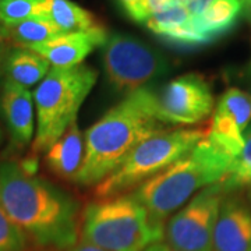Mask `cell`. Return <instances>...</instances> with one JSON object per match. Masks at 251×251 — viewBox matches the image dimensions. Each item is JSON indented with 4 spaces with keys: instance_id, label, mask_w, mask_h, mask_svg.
Returning <instances> with one entry per match:
<instances>
[{
    "instance_id": "cell-6",
    "label": "cell",
    "mask_w": 251,
    "mask_h": 251,
    "mask_svg": "<svg viewBox=\"0 0 251 251\" xmlns=\"http://www.w3.org/2000/svg\"><path fill=\"white\" fill-rule=\"evenodd\" d=\"M208 134V127L166 128L147 137L128 152L109 176L95 186V200L134 191L147 180L184 158Z\"/></svg>"
},
{
    "instance_id": "cell-8",
    "label": "cell",
    "mask_w": 251,
    "mask_h": 251,
    "mask_svg": "<svg viewBox=\"0 0 251 251\" xmlns=\"http://www.w3.org/2000/svg\"><path fill=\"white\" fill-rule=\"evenodd\" d=\"M226 194L222 180L200 190L166 221L165 243L177 251H212L214 229Z\"/></svg>"
},
{
    "instance_id": "cell-14",
    "label": "cell",
    "mask_w": 251,
    "mask_h": 251,
    "mask_svg": "<svg viewBox=\"0 0 251 251\" xmlns=\"http://www.w3.org/2000/svg\"><path fill=\"white\" fill-rule=\"evenodd\" d=\"M0 66L6 80L24 88L41 82L50 70V64L45 57L31 49L20 46L11 48Z\"/></svg>"
},
{
    "instance_id": "cell-11",
    "label": "cell",
    "mask_w": 251,
    "mask_h": 251,
    "mask_svg": "<svg viewBox=\"0 0 251 251\" xmlns=\"http://www.w3.org/2000/svg\"><path fill=\"white\" fill-rule=\"evenodd\" d=\"M108 36L105 27L98 25L88 31L63 34L48 44L32 48L31 50L45 57L50 67L69 69L81 64L95 48L103 46Z\"/></svg>"
},
{
    "instance_id": "cell-1",
    "label": "cell",
    "mask_w": 251,
    "mask_h": 251,
    "mask_svg": "<svg viewBox=\"0 0 251 251\" xmlns=\"http://www.w3.org/2000/svg\"><path fill=\"white\" fill-rule=\"evenodd\" d=\"M0 206L23 233L42 247L67 250L77 243L78 201L17 162H0Z\"/></svg>"
},
{
    "instance_id": "cell-30",
    "label": "cell",
    "mask_w": 251,
    "mask_h": 251,
    "mask_svg": "<svg viewBox=\"0 0 251 251\" xmlns=\"http://www.w3.org/2000/svg\"><path fill=\"white\" fill-rule=\"evenodd\" d=\"M4 84H6V75H4V73L1 70V66H0V94H1V90L4 87Z\"/></svg>"
},
{
    "instance_id": "cell-18",
    "label": "cell",
    "mask_w": 251,
    "mask_h": 251,
    "mask_svg": "<svg viewBox=\"0 0 251 251\" xmlns=\"http://www.w3.org/2000/svg\"><path fill=\"white\" fill-rule=\"evenodd\" d=\"M206 137L224 150L225 152L232 155L234 159L239 156L242 151L244 138H243V131L239 128L232 117L226 115L222 110L215 109L214 116L211 120V125L208 126V134Z\"/></svg>"
},
{
    "instance_id": "cell-15",
    "label": "cell",
    "mask_w": 251,
    "mask_h": 251,
    "mask_svg": "<svg viewBox=\"0 0 251 251\" xmlns=\"http://www.w3.org/2000/svg\"><path fill=\"white\" fill-rule=\"evenodd\" d=\"M243 9L242 0H211L201 14L191 16V23L211 42L233 27Z\"/></svg>"
},
{
    "instance_id": "cell-33",
    "label": "cell",
    "mask_w": 251,
    "mask_h": 251,
    "mask_svg": "<svg viewBox=\"0 0 251 251\" xmlns=\"http://www.w3.org/2000/svg\"><path fill=\"white\" fill-rule=\"evenodd\" d=\"M3 140H4V133H3V128L0 126V145L3 144Z\"/></svg>"
},
{
    "instance_id": "cell-2",
    "label": "cell",
    "mask_w": 251,
    "mask_h": 251,
    "mask_svg": "<svg viewBox=\"0 0 251 251\" xmlns=\"http://www.w3.org/2000/svg\"><path fill=\"white\" fill-rule=\"evenodd\" d=\"M171 128L153 110V91L137 90L115 105L85 131V156L75 184L95 187L115 171L128 152L147 137Z\"/></svg>"
},
{
    "instance_id": "cell-4",
    "label": "cell",
    "mask_w": 251,
    "mask_h": 251,
    "mask_svg": "<svg viewBox=\"0 0 251 251\" xmlns=\"http://www.w3.org/2000/svg\"><path fill=\"white\" fill-rule=\"evenodd\" d=\"M82 242L105 251H143L163 239V227L128 193L88 202L80 221Z\"/></svg>"
},
{
    "instance_id": "cell-23",
    "label": "cell",
    "mask_w": 251,
    "mask_h": 251,
    "mask_svg": "<svg viewBox=\"0 0 251 251\" xmlns=\"http://www.w3.org/2000/svg\"><path fill=\"white\" fill-rule=\"evenodd\" d=\"M27 236L0 206V251H24Z\"/></svg>"
},
{
    "instance_id": "cell-27",
    "label": "cell",
    "mask_w": 251,
    "mask_h": 251,
    "mask_svg": "<svg viewBox=\"0 0 251 251\" xmlns=\"http://www.w3.org/2000/svg\"><path fill=\"white\" fill-rule=\"evenodd\" d=\"M186 6L191 16H198L202 13V10L208 6V3L211 0H181Z\"/></svg>"
},
{
    "instance_id": "cell-24",
    "label": "cell",
    "mask_w": 251,
    "mask_h": 251,
    "mask_svg": "<svg viewBox=\"0 0 251 251\" xmlns=\"http://www.w3.org/2000/svg\"><path fill=\"white\" fill-rule=\"evenodd\" d=\"M125 11L128 14V17L131 18L135 23L144 24L147 21V16L143 9V3L141 0H117Z\"/></svg>"
},
{
    "instance_id": "cell-7",
    "label": "cell",
    "mask_w": 251,
    "mask_h": 251,
    "mask_svg": "<svg viewBox=\"0 0 251 251\" xmlns=\"http://www.w3.org/2000/svg\"><path fill=\"white\" fill-rule=\"evenodd\" d=\"M102 64L108 82L119 92L131 94L169 72L162 52L128 34H112L102 46Z\"/></svg>"
},
{
    "instance_id": "cell-28",
    "label": "cell",
    "mask_w": 251,
    "mask_h": 251,
    "mask_svg": "<svg viewBox=\"0 0 251 251\" xmlns=\"http://www.w3.org/2000/svg\"><path fill=\"white\" fill-rule=\"evenodd\" d=\"M64 251H105V250H102V249H99V247H95V246H92V244H88V243L80 242V243H75L73 247H70V249H67V250H64Z\"/></svg>"
},
{
    "instance_id": "cell-31",
    "label": "cell",
    "mask_w": 251,
    "mask_h": 251,
    "mask_svg": "<svg viewBox=\"0 0 251 251\" xmlns=\"http://www.w3.org/2000/svg\"><path fill=\"white\" fill-rule=\"evenodd\" d=\"M242 1H243V6H244V9L247 10L249 16L251 17V0H242Z\"/></svg>"
},
{
    "instance_id": "cell-22",
    "label": "cell",
    "mask_w": 251,
    "mask_h": 251,
    "mask_svg": "<svg viewBox=\"0 0 251 251\" xmlns=\"http://www.w3.org/2000/svg\"><path fill=\"white\" fill-rule=\"evenodd\" d=\"M45 0H0V24L14 25L24 20L42 17Z\"/></svg>"
},
{
    "instance_id": "cell-17",
    "label": "cell",
    "mask_w": 251,
    "mask_h": 251,
    "mask_svg": "<svg viewBox=\"0 0 251 251\" xmlns=\"http://www.w3.org/2000/svg\"><path fill=\"white\" fill-rule=\"evenodd\" d=\"M13 44L20 48L32 49L63 35L53 24L44 17H32L7 27Z\"/></svg>"
},
{
    "instance_id": "cell-25",
    "label": "cell",
    "mask_w": 251,
    "mask_h": 251,
    "mask_svg": "<svg viewBox=\"0 0 251 251\" xmlns=\"http://www.w3.org/2000/svg\"><path fill=\"white\" fill-rule=\"evenodd\" d=\"M176 1L177 0H141L147 20L151 16H153V14L161 13V11L166 10L168 7H171L172 4H175Z\"/></svg>"
},
{
    "instance_id": "cell-26",
    "label": "cell",
    "mask_w": 251,
    "mask_h": 251,
    "mask_svg": "<svg viewBox=\"0 0 251 251\" xmlns=\"http://www.w3.org/2000/svg\"><path fill=\"white\" fill-rule=\"evenodd\" d=\"M14 44L11 41V38L9 35V31L6 25L0 24V64L3 62V59L6 57V54L9 53V50L11 48H14Z\"/></svg>"
},
{
    "instance_id": "cell-9",
    "label": "cell",
    "mask_w": 251,
    "mask_h": 251,
    "mask_svg": "<svg viewBox=\"0 0 251 251\" xmlns=\"http://www.w3.org/2000/svg\"><path fill=\"white\" fill-rule=\"evenodd\" d=\"M215 99L206 80L196 73L183 74L153 91V110L162 125L191 126L211 116Z\"/></svg>"
},
{
    "instance_id": "cell-32",
    "label": "cell",
    "mask_w": 251,
    "mask_h": 251,
    "mask_svg": "<svg viewBox=\"0 0 251 251\" xmlns=\"http://www.w3.org/2000/svg\"><path fill=\"white\" fill-rule=\"evenodd\" d=\"M246 187H247V196H249V200H250L251 202V180L246 184Z\"/></svg>"
},
{
    "instance_id": "cell-5",
    "label": "cell",
    "mask_w": 251,
    "mask_h": 251,
    "mask_svg": "<svg viewBox=\"0 0 251 251\" xmlns=\"http://www.w3.org/2000/svg\"><path fill=\"white\" fill-rule=\"evenodd\" d=\"M97 78L98 72L85 64L69 69L50 67L32 94L36 113L32 152H46L77 120Z\"/></svg>"
},
{
    "instance_id": "cell-3",
    "label": "cell",
    "mask_w": 251,
    "mask_h": 251,
    "mask_svg": "<svg viewBox=\"0 0 251 251\" xmlns=\"http://www.w3.org/2000/svg\"><path fill=\"white\" fill-rule=\"evenodd\" d=\"M234 158L208 137L184 158L147 180L131 191L147 209L153 224L163 227L166 221L197 191L218 183L229 173Z\"/></svg>"
},
{
    "instance_id": "cell-10",
    "label": "cell",
    "mask_w": 251,
    "mask_h": 251,
    "mask_svg": "<svg viewBox=\"0 0 251 251\" xmlns=\"http://www.w3.org/2000/svg\"><path fill=\"white\" fill-rule=\"evenodd\" d=\"M212 251H251V206L237 191L227 193L222 201Z\"/></svg>"
},
{
    "instance_id": "cell-12",
    "label": "cell",
    "mask_w": 251,
    "mask_h": 251,
    "mask_svg": "<svg viewBox=\"0 0 251 251\" xmlns=\"http://www.w3.org/2000/svg\"><path fill=\"white\" fill-rule=\"evenodd\" d=\"M0 116L16 147L34 140V98L28 88L6 80L0 94Z\"/></svg>"
},
{
    "instance_id": "cell-29",
    "label": "cell",
    "mask_w": 251,
    "mask_h": 251,
    "mask_svg": "<svg viewBox=\"0 0 251 251\" xmlns=\"http://www.w3.org/2000/svg\"><path fill=\"white\" fill-rule=\"evenodd\" d=\"M143 251H177L175 249H172L169 244H166L165 242H156L152 243L151 246H148L147 249H144Z\"/></svg>"
},
{
    "instance_id": "cell-19",
    "label": "cell",
    "mask_w": 251,
    "mask_h": 251,
    "mask_svg": "<svg viewBox=\"0 0 251 251\" xmlns=\"http://www.w3.org/2000/svg\"><path fill=\"white\" fill-rule=\"evenodd\" d=\"M215 109L229 115L244 133L251 123V94L237 88H230L222 94Z\"/></svg>"
},
{
    "instance_id": "cell-21",
    "label": "cell",
    "mask_w": 251,
    "mask_h": 251,
    "mask_svg": "<svg viewBox=\"0 0 251 251\" xmlns=\"http://www.w3.org/2000/svg\"><path fill=\"white\" fill-rule=\"evenodd\" d=\"M244 144L226 177L222 180L227 193L237 191L251 180V123L243 133Z\"/></svg>"
},
{
    "instance_id": "cell-13",
    "label": "cell",
    "mask_w": 251,
    "mask_h": 251,
    "mask_svg": "<svg viewBox=\"0 0 251 251\" xmlns=\"http://www.w3.org/2000/svg\"><path fill=\"white\" fill-rule=\"evenodd\" d=\"M85 156V138L77 120L45 152V165L56 177L75 183Z\"/></svg>"
},
{
    "instance_id": "cell-16",
    "label": "cell",
    "mask_w": 251,
    "mask_h": 251,
    "mask_svg": "<svg viewBox=\"0 0 251 251\" xmlns=\"http://www.w3.org/2000/svg\"><path fill=\"white\" fill-rule=\"evenodd\" d=\"M42 17L49 20L62 34L88 31L100 25L91 11L72 0H45Z\"/></svg>"
},
{
    "instance_id": "cell-20",
    "label": "cell",
    "mask_w": 251,
    "mask_h": 251,
    "mask_svg": "<svg viewBox=\"0 0 251 251\" xmlns=\"http://www.w3.org/2000/svg\"><path fill=\"white\" fill-rule=\"evenodd\" d=\"M190 20H191V14L187 6L181 0H177L171 7L151 16L144 23V25L150 31H152L155 35L163 38L173 29L190 23Z\"/></svg>"
}]
</instances>
